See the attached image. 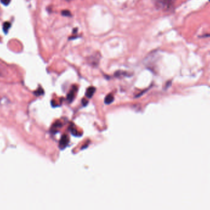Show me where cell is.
<instances>
[{
  "label": "cell",
  "instance_id": "cell-1",
  "mask_svg": "<svg viewBox=\"0 0 210 210\" xmlns=\"http://www.w3.org/2000/svg\"><path fill=\"white\" fill-rule=\"evenodd\" d=\"M157 9L163 11H169L174 7V0H153Z\"/></svg>",
  "mask_w": 210,
  "mask_h": 210
},
{
  "label": "cell",
  "instance_id": "cell-2",
  "mask_svg": "<svg viewBox=\"0 0 210 210\" xmlns=\"http://www.w3.org/2000/svg\"><path fill=\"white\" fill-rule=\"evenodd\" d=\"M101 57V54L98 52H96L95 53L91 55L89 57L87 60L89 63L91 65L97 66L99 64L100 59Z\"/></svg>",
  "mask_w": 210,
  "mask_h": 210
},
{
  "label": "cell",
  "instance_id": "cell-3",
  "mask_svg": "<svg viewBox=\"0 0 210 210\" xmlns=\"http://www.w3.org/2000/svg\"><path fill=\"white\" fill-rule=\"evenodd\" d=\"M69 137L67 135H65V134H63L61 137V139H60V149H63L66 147L68 144L69 143Z\"/></svg>",
  "mask_w": 210,
  "mask_h": 210
},
{
  "label": "cell",
  "instance_id": "cell-4",
  "mask_svg": "<svg viewBox=\"0 0 210 210\" xmlns=\"http://www.w3.org/2000/svg\"><path fill=\"white\" fill-rule=\"evenodd\" d=\"M76 86H73L71 90L69 91V94L67 96V100L69 101V102H71L74 99V96H75V92H76Z\"/></svg>",
  "mask_w": 210,
  "mask_h": 210
},
{
  "label": "cell",
  "instance_id": "cell-5",
  "mask_svg": "<svg viewBox=\"0 0 210 210\" xmlns=\"http://www.w3.org/2000/svg\"><path fill=\"white\" fill-rule=\"evenodd\" d=\"M96 91L95 88L93 86H90L89 88H88L87 89L86 92V96L88 98H91L92 97V96H94V94H95Z\"/></svg>",
  "mask_w": 210,
  "mask_h": 210
},
{
  "label": "cell",
  "instance_id": "cell-6",
  "mask_svg": "<svg viewBox=\"0 0 210 210\" xmlns=\"http://www.w3.org/2000/svg\"><path fill=\"white\" fill-rule=\"evenodd\" d=\"M114 100V97L112 94H109L107 95L105 99V103L106 104H110Z\"/></svg>",
  "mask_w": 210,
  "mask_h": 210
},
{
  "label": "cell",
  "instance_id": "cell-7",
  "mask_svg": "<svg viewBox=\"0 0 210 210\" xmlns=\"http://www.w3.org/2000/svg\"><path fill=\"white\" fill-rule=\"evenodd\" d=\"M10 27V24L9 22H5L4 23V25H3V30L4 31L5 33H7V30H9V28Z\"/></svg>",
  "mask_w": 210,
  "mask_h": 210
},
{
  "label": "cell",
  "instance_id": "cell-8",
  "mask_svg": "<svg viewBox=\"0 0 210 210\" xmlns=\"http://www.w3.org/2000/svg\"><path fill=\"white\" fill-rule=\"evenodd\" d=\"M61 14L63 16L66 17H71V13L70 12V11H69L68 10H64L61 12Z\"/></svg>",
  "mask_w": 210,
  "mask_h": 210
},
{
  "label": "cell",
  "instance_id": "cell-9",
  "mask_svg": "<svg viewBox=\"0 0 210 210\" xmlns=\"http://www.w3.org/2000/svg\"><path fill=\"white\" fill-rule=\"evenodd\" d=\"M0 1H1V2H2L4 5L7 6V5L10 3V0H0Z\"/></svg>",
  "mask_w": 210,
  "mask_h": 210
},
{
  "label": "cell",
  "instance_id": "cell-10",
  "mask_svg": "<svg viewBox=\"0 0 210 210\" xmlns=\"http://www.w3.org/2000/svg\"><path fill=\"white\" fill-rule=\"evenodd\" d=\"M61 127V123L60 122H56L54 125H53V128H57Z\"/></svg>",
  "mask_w": 210,
  "mask_h": 210
},
{
  "label": "cell",
  "instance_id": "cell-11",
  "mask_svg": "<svg viewBox=\"0 0 210 210\" xmlns=\"http://www.w3.org/2000/svg\"><path fill=\"white\" fill-rule=\"evenodd\" d=\"M82 104H83V105H84V106H86L87 104V101L86 100H85L84 99H83L82 100Z\"/></svg>",
  "mask_w": 210,
  "mask_h": 210
},
{
  "label": "cell",
  "instance_id": "cell-12",
  "mask_svg": "<svg viewBox=\"0 0 210 210\" xmlns=\"http://www.w3.org/2000/svg\"><path fill=\"white\" fill-rule=\"evenodd\" d=\"M67 1H71V0H66Z\"/></svg>",
  "mask_w": 210,
  "mask_h": 210
},
{
  "label": "cell",
  "instance_id": "cell-13",
  "mask_svg": "<svg viewBox=\"0 0 210 210\" xmlns=\"http://www.w3.org/2000/svg\"></svg>",
  "mask_w": 210,
  "mask_h": 210
}]
</instances>
